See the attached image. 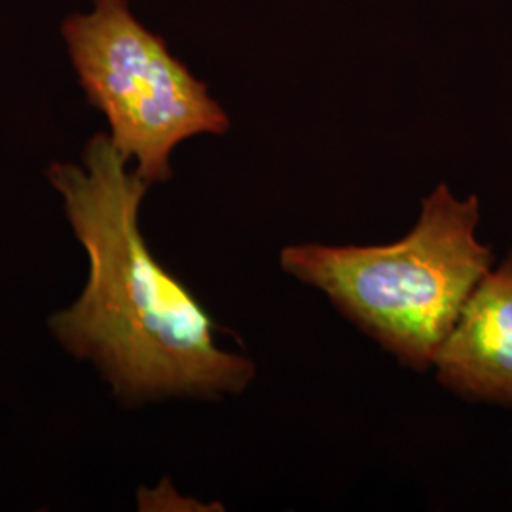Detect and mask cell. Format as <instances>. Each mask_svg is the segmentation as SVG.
<instances>
[{"label":"cell","mask_w":512,"mask_h":512,"mask_svg":"<svg viewBox=\"0 0 512 512\" xmlns=\"http://www.w3.org/2000/svg\"><path fill=\"white\" fill-rule=\"evenodd\" d=\"M46 175L90 268L80 296L50 317L59 346L128 406L217 401L253 384L255 361L220 348L215 319L152 255L141 230L150 186L109 135L95 133L80 164L54 162Z\"/></svg>","instance_id":"1"},{"label":"cell","mask_w":512,"mask_h":512,"mask_svg":"<svg viewBox=\"0 0 512 512\" xmlns=\"http://www.w3.org/2000/svg\"><path fill=\"white\" fill-rule=\"evenodd\" d=\"M478 224V198H458L439 184L399 241L289 245L279 264L325 294L401 365L423 372L435 366L471 294L494 268V251L478 239Z\"/></svg>","instance_id":"2"},{"label":"cell","mask_w":512,"mask_h":512,"mask_svg":"<svg viewBox=\"0 0 512 512\" xmlns=\"http://www.w3.org/2000/svg\"><path fill=\"white\" fill-rule=\"evenodd\" d=\"M78 84L109 124L110 143L148 184L171 179V156L198 135H224L230 118L198 76L145 27L128 0H93L61 23Z\"/></svg>","instance_id":"3"},{"label":"cell","mask_w":512,"mask_h":512,"mask_svg":"<svg viewBox=\"0 0 512 512\" xmlns=\"http://www.w3.org/2000/svg\"><path fill=\"white\" fill-rule=\"evenodd\" d=\"M433 368L465 401L512 406V251L478 283Z\"/></svg>","instance_id":"4"}]
</instances>
